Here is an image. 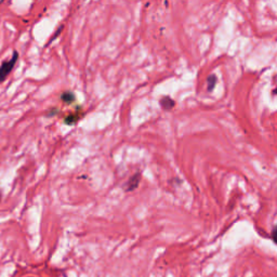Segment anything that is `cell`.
<instances>
[{
    "label": "cell",
    "mask_w": 277,
    "mask_h": 277,
    "mask_svg": "<svg viewBox=\"0 0 277 277\" xmlns=\"http://www.w3.org/2000/svg\"><path fill=\"white\" fill-rule=\"evenodd\" d=\"M207 83H208V91H212L217 83V77L215 75H210V76L207 78Z\"/></svg>",
    "instance_id": "5"
},
{
    "label": "cell",
    "mask_w": 277,
    "mask_h": 277,
    "mask_svg": "<svg viewBox=\"0 0 277 277\" xmlns=\"http://www.w3.org/2000/svg\"><path fill=\"white\" fill-rule=\"evenodd\" d=\"M77 119H79V116L76 114V115H69L68 117H66L65 119V123L66 124H69V125H72L74 124L75 122H77Z\"/></svg>",
    "instance_id": "6"
},
{
    "label": "cell",
    "mask_w": 277,
    "mask_h": 277,
    "mask_svg": "<svg viewBox=\"0 0 277 277\" xmlns=\"http://www.w3.org/2000/svg\"><path fill=\"white\" fill-rule=\"evenodd\" d=\"M18 60V53L16 51H13V54L10 58V60L3 61L0 65V83H2L12 72V69L15 66L16 62Z\"/></svg>",
    "instance_id": "1"
},
{
    "label": "cell",
    "mask_w": 277,
    "mask_h": 277,
    "mask_svg": "<svg viewBox=\"0 0 277 277\" xmlns=\"http://www.w3.org/2000/svg\"><path fill=\"white\" fill-rule=\"evenodd\" d=\"M140 178H141L140 172H137V174H135L134 177L130 178L127 185H126V192H131V191H134L135 188H137L138 183H140Z\"/></svg>",
    "instance_id": "2"
},
{
    "label": "cell",
    "mask_w": 277,
    "mask_h": 277,
    "mask_svg": "<svg viewBox=\"0 0 277 277\" xmlns=\"http://www.w3.org/2000/svg\"><path fill=\"white\" fill-rule=\"evenodd\" d=\"M61 99H62L63 102H65L67 104H71L75 101V96H74V93H72V92H65V93L62 94Z\"/></svg>",
    "instance_id": "4"
},
{
    "label": "cell",
    "mask_w": 277,
    "mask_h": 277,
    "mask_svg": "<svg viewBox=\"0 0 277 277\" xmlns=\"http://www.w3.org/2000/svg\"><path fill=\"white\" fill-rule=\"evenodd\" d=\"M1 3H2V1H0V4H1Z\"/></svg>",
    "instance_id": "8"
},
{
    "label": "cell",
    "mask_w": 277,
    "mask_h": 277,
    "mask_svg": "<svg viewBox=\"0 0 277 277\" xmlns=\"http://www.w3.org/2000/svg\"><path fill=\"white\" fill-rule=\"evenodd\" d=\"M174 105H175L174 101L170 97H165L160 100V106L163 110H167V111L171 110Z\"/></svg>",
    "instance_id": "3"
},
{
    "label": "cell",
    "mask_w": 277,
    "mask_h": 277,
    "mask_svg": "<svg viewBox=\"0 0 277 277\" xmlns=\"http://www.w3.org/2000/svg\"><path fill=\"white\" fill-rule=\"evenodd\" d=\"M0 200H1V193H0Z\"/></svg>",
    "instance_id": "7"
}]
</instances>
